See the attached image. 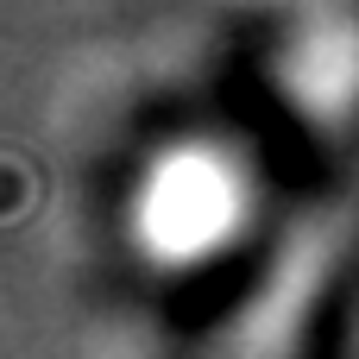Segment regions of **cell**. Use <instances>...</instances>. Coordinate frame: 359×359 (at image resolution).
Masks as SVG:
<instances>
[{"label":"cell","instance_id":"6da1fadb","mask_svg":"<svg viewBox=\"0 0 359 359\" xmlns=\"http://www.w3.org/2000/svg\"><path fill=\"white\" fill-rule=\"evenodd\" d=\"M240 221V183L221 158L196 151V158H170L151 177L139 233L151 240L158 259H202L215 252Z\"/></svg>","mask_w":359,"mask_h":359}]
</instances>
